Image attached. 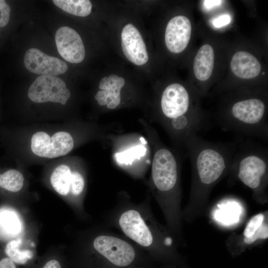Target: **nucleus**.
<instances>
[{
  "mask_svg": "<svg viewBox=\"0 0 268 268\" xmlns=\"http://www.w3.org/2000/svg\"><path fill=\"white\" fill-rule=\"evenodd\" d=\"M20 244V241L18 240L10 241L5 246L4 252L16 264L25 265L32 259L33 253L29 250L22 251Z\"/></svg>",
  "mask_w": 268,
  "mask_h": 268,
  "instance_id": "17",
  "label": "nucleus"
},
{
  "mask_svg": "<svg viewBox=\"0 0 268 268\" xmlns=\"http://www.w3.org/2000/svg\"><path fill=\"white\" fill-rule=\"evenodd\" d=\"M121 44L123 53L134 64L141 66L147 63L148 56L146 46L138 29L128 23L123 28Z\"/></svg>",
  "mask_w": 268,
  "mask_h": 268,
  "instance_id": "10",
  "label": "nucleus"
},
{
  "mask_svg": "<svg viewBox=\"0 0 268 268\" xmlns=\"http://www.w3.org/2000/svg\"><path fill=\"white\" fill-rule=\"evenodd\" d=\"M10 8L5 0H0V27L6 26L10 17Z\"/></svg>",
  "mask_w": 268,
  "mask_h": 268,
  "instance_id": "23",
  "label": "nucleus"
},
{
  "mask_svg": "<svg viewBox=\"0 0 268 268\" xmlns=\"http://www.w3.org/2000/svg\"><path fill=\"white\" fill-rule=\"evenodd\" d=\"M119 227L129 238L141 247H150L153 243V236L141 213L134 208L123 212L118 219Z\"/></svg>",
  "mask_w": 268,
  "mask_h": 268,
  "instance_id": "7",
  "label": "nucleus"
},
{
  "mask_svg": "<svg viewBox=\"0 0 268 268\" xmlns=\"http://www.w3.org/2000/svg\"><path fill=\"white\" fill-rule=\"evenodd\" d=\"M24 183V178L18 171L10 169L0 174V187L12 192L20 191Z\"/></svg>",
  "mask_w": 268,
  "mask_h": 268,
  "instance_id": "18",
  "label": "nucleus"
},
{
  "mask_svg": "<svg viewBox=\"0 0 268 268\" xmlns=\"http://www.w3.org/2000/svg\"><path fill=\"white\" fill-rule=\"evenodd\" d=\"M151 176L157 190L163 193L174 191L179 178V162L174 154L166 147L158 148L154 155Z\"/></svg>",
  "mask_w": 268,
  "mask_h": 268,
  "instance_id": "4",
  "label": "nucleus"
},
{
  "mask_svg": "<svg viewBox=\"0 0 268 268\" xmlns=\"http://www.w3.org/2000/svg\"><path fill=\"white\" fill-rule=\"evenodd\" d=\"M217 122L224 131L268 141L266 105L258 97H249L235 101Z\"/></svg>",
  "mask_w": 268,
  "mask_h": 268,
  "instance_id": "1",
  "label": "nucleus"
},
{
  "mask_svg": "<svg viewBox=\"0 0 268 268\" xmlns=\"http://www.w3.org/2000/svg\"><path fill=\"white\" fill-rule=\"evenodd\" d=\"M28 96L34 102H53L66 104L70 92L61 78L52 75H41L30 86Z\"/></svg>",
  "mask_w": 268,
  "mask_h": 268,
  "instance_id": "5",
  "label": "nucleus"
},
{
  "mask_svg": "<svg viewBox=\"0 0 268 268\" xmlns=\"http://www.w3.org/2000/svg\"><path fill=\"white\" fill-rule=\"evenodd\" d=\"M238 143L230 169L245 185L256 191L263 188L268 167V149L250 142Z\"/></svg>",
  "mask_w": 268,
  "mask_h": 268,
  "instance_id": "2",
  "label": "nucleus"
},
{
  "mask_svg": "<svg viewBox=\"0 0 268 268\" xmlns=\"http://www.w3.org/2000/svg\"><path fill=\"white\" fill-rule=\"evenodd\" d=\"M0 268H17L16 264L8 257L0 260Z\"/></svg>",
  "mask_w": 268,
  "mask_h": 268,
  "instance_id": "26",
  "label": "nucleus"
},
{
  "mask_svg": "<svg viewBox=\"0 0 268 268\" xmlns=\"http://www.w3.org/2000/svg\"><path fill=\"white\" fill-rule=\"evenodd\" d=\"M191 31V23L187 17L178 15L170 19L165 34V42L168 50L173 53L183 52L189 43Z\"/></svg>",
  "mask_w": 268,
  "mask_h": 268,
  "instance_id": "11",
  "label": "nucleus"
},
{
  "mask_svg": "<svg viewBox=\"0 0 268 268\" xmlns=\"http://www.w3.org/2000/svg\"><path fill=\"white\" fill-rule=\"evenodd\" d=\"M264 216L263 214H258L254 216L248 223L244 231L245 237L252 236L263 224Z\"/></svg>",
  "mask_w": 268,
  "mask_h": 268,
  "instance_id": "20",
  "label": "nucleus"
},
{
  "mask_svg": "<svg viewBox=\"0 0 268 268\" xmlns=\"http://www.w3.org/2000/svg\"><path fill=\"white\" fill-rule=\"evenodd\" d=\"M125 83L123 77L114 74L103 77L99 83L100 90L95 95V99L100 106H107L110 109L116 108L121 103V90Z\"/></svg>",
  "mask_w": 268,
  "mask_h": 268,
  "instance_id": "12",
  "label": "nucleus"
},
{
  "mask_svg": "<svg viewBox=\"0 0 268 268\" xmlns=\"http://www.w3.org/2000/svg\"><path fill=\"white\" fill-rule=\"evenodd\" d=\"M26 68L31 72L41 75H59L66 72L67 64L61 59L48 56L40 50L31 48L24 57Z\"/></svg>",
  "mask_w": 268,
  "mask_h": 268,
  "instance_id": "8",
  "label": "nucleus"
},
{
  "mask_svg": "<svg viewBox=\"0 0 268 268\" xmlns=\"http://www.w3.org/2000/svg\"><path fill=\"white\" fill-rule=\"evenodd\" d=\"M84 187V180L82 175L76 171L72 172L70 191L75 196L80 195Z\"/></svg>",
  "mask_w": 268,
  "mask_h": 268,
  "instance_id": "19",
  "label": "nucleus"
},
{
  "mask_svg": "<svg viewBox=\"0 0 268 268\" xmlns=\"http://www.w3.org/2000/svg\"><path fill=\"white\" fill-rule=\"evenodd\" d=\"M214 53L213 48L209 44L202 46L195 57L193 70L196 77L200 81L208 80L213 71Z\"/></svg>",
  "mask_w": 268,
  "mask_h": 268,
  "instance_id": "14",
  "label": "nucleus"
},
{
  "mask_svg": "<svg viewBox=\"0 0 268 268\" xmlns=\"http://www.w3.org/2000/svg\"><path fill=\"white\" fill-rule=\"evenodd\" d=\"M55 42L60 55L67 61L81 62L85 57V48L79 34L72 28L63 26L55 34Z\"/></svg>",
  "mask_w": 268,
  "mask_h": 268,
  "instance_id": "9",
  "label": "nucleus"
},
{
  "mask_svg": "<svg viewBox=\"0 0 268 268\" xmlns=\"http://www.w3.org/2000/svg\"><path fill=\"white\" fill-rule=\"evenodd\" d=\"M268 237V226L266 224H262L255 233L251 236L245 237L244 242L247 244H252L257 239H267Z\"/></svg>",
  "mask_w": 268,
  "mask_h": 268,
  "instance_id": "22",
  "label": "nucleus"
},
{
  "mask_svg": "<svg viewBox=\"0 0 268 268\" xmlns=\"http://www.w3.org/2000/svg\"><path fill=\"white\" fill-rule=\"evenodd\" d=\"M73 140L71 134L61 131L51 137L44 132L33 134L31 140V148L36 155L41 157L54 158L64 156L73 148Z\"/></svg>",
  "mask_w": 268,
  "mask_h": 268,
  "instance_id": "6",
  "label": "nucleus"
},
{
  "mask_svg": "<svg viewBox=\"0 0 268 268\" xmlns=\"http://www.w3.org/2000/svg\"><path fill=\"white\" fill-rule=\"evenodd\" d=\"M93 245L108 268H127L136 259V252L132 245L115 236L99 235L94 240Z\"/></svg>",
  "mask_w": 268,
  "mask_h": 268,
  "instance_id": "3",
  "label": "nucleus"
},
{
  "mask_svg": "<svg viewBox=\"0 0 268 268\" xmlns=\"http://www.w3.org/2000/svg\"><path fill=\"white\" fill-rule=\"evenodd\" d=\"M53 3L64 11L80 17H85L91 12L92 3L88 0H54Z\"/></svg>",
  "mask_w": 268,
  "mask_h": 268,
  "instance_id": "16",
  "label": "nucleus"
},
{
  "mask_svg": "<svg viewBox=\"0 0 268 268\" xmlns=\"http://www.w3.org/2000/svg\"><path fill=\"white\" fill-rule=\"evenodd\" d=\"M40 268H63V267L58 260L52 258L46 261Z\"/></svg>",
  "mask_w": 268,
  "mask_h": 268,
  "instance_id": "25",
  "label": "nucleus"
},
{
  "mask_svg": "<svg viewBox=\"0 0 268 268\" xmlns=\"http://www.w3.org/2000/svg\"><path fill=\"white\" fill-rule=\"evenodd\" d=\"M223 1L218 0H206L203 1V4L206 9H210L220 5Z\"/></svg>",
  "mask_w": 268,
  "mask_h": 268,
  "instance_id": "27",
  "label": "nucleus"
},
{
  "mask_svg": "<svg viewBox=\"0 0 268 268\" xmlns=\"http://www.w3.org/2000/svg\"><path fill=\"white\" fill-rule=\"evenodd\" d=\"M230 68L237 77L252 79L260 73L262 67L258 59L252 54L243 51L235 53L230 62Z\"/></svg>",
  "mask_w": 268,
  "mask_h": 268,
  "instance_id": "13",
  "label": "nucleus"
},
{
  "mask_svg": "<svg viewBox=\"0 0 268 268\" xmlns=\"http://www.w3.org/2000/svg\"><path fill=\"white\" fill-rule=\"evenodd\" d=\"M72 172L66 165L62 164L57 167L50 177L51 184L54 189L59 194L67 195L70 191Z\"/></svg>",
  "mask_w": 268,
  "mask_h": 268,
  "instance_id": "15",
  "label": "nucleus"
},
{
  "mask_svg": "<svg viewBox=\"0 0 268 268\" xmlns=\"http://www.w3.org/2000/svg\"><path fill=\"white\" fill-rule=\"evenodd\" d=\"M231 20L230 15L225 14L214 19L212 23L215 27L220 28L229 24Z\"/></svg>",
  "mask_w": 268,
  "mask_h": 268,
  "instance_id": "24",
  "label": "nucleus"
},
{
  "mask_svg": "<svg viewBox=\"0 0 268 268\" xmlns=\"http://www.w3.org/2000/svg\"><path fill=\"white\" fill-rule=\"evenodd\" d=\"M3 218L1 219L3 227L10 233H17L19 231L18 223L17 219L13 216V214H4Z\"/></svg>",
  "mask_w": 268,
  "mask_h": 268,
  "instance_id": "21",
  "label": "nucleus"
}]
</instances>
